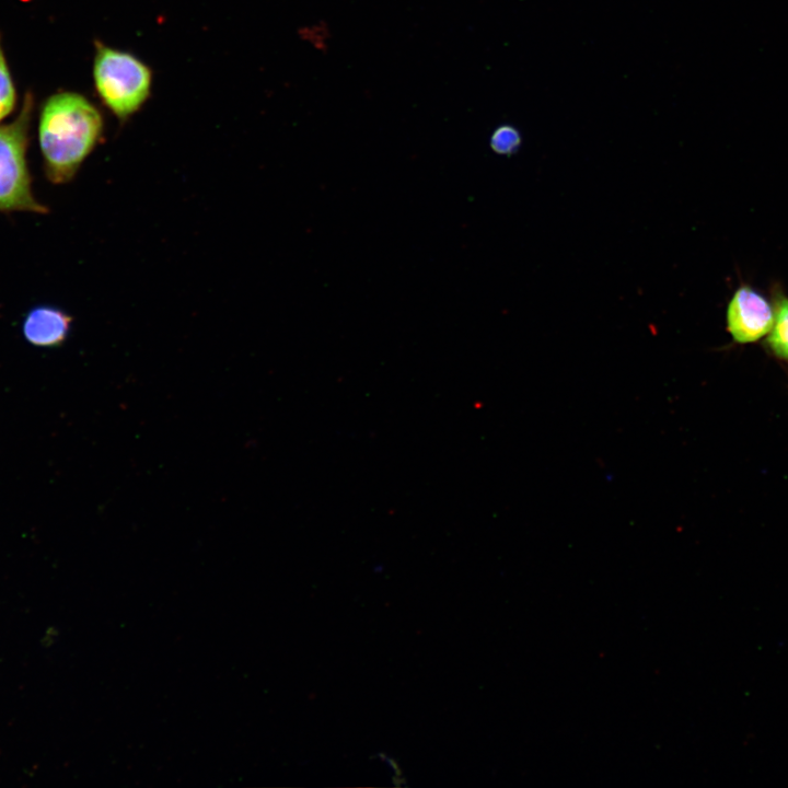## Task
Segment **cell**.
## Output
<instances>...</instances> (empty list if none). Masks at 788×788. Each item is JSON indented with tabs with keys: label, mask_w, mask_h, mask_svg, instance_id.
<instances>
[{
	"label": "cell",
	"mask_w": 788,
	"mask_h": 788,
	"mask_svg": "<svg viewBox=\"0 0 788 788\" xmlns=\"http://www.w3.org/2000/svg\"><path fill=\"white\" fill-rule=\"evenodd\" d=\"M103 134L100 111L82 94L50 95L38 117V142L44 170L53 184L70 182Z\"/></svg>",
	"instance_id": "6da1fadb"
},
{
	"label": "cell",
	"mask_w": 788,
	"mask_h": 788,
	"mask_svg": "<svg viewBox=\"0 0 788 788\" xmlns=\"http://www.w3.org/2000/svg\"><path fill=\"white\" fill-rule=\"evenodd\" d=\"M93 80L102 103L125 121L148 100L152 72L132 54L95 42Z\"/></svg>",
	"instance_id": "7a4b0ae2"
},
{
	"label": "cell",
	"mask_w": 788,
	"mask_h": 788,
	"mask_svg": "<svg viewBox=\"0 0 788 788\" xmlns=\"http://www.w3.org/2000/svg\"><path fill=\"white\" fill-rule=\"evenodd\" d=\"M33 107L27 92L15 118L0 125V212L47 211L33 195L26 158Z\"/></svg>",
	"instance_id": "3957f363"
},
{
	"label": "cell",
	"mask_w": 788,
	"mask_h": 788,
	"mask_svg": "<svg viewBox=\"0 0 788 788\" xmlns=\"http://www.w3.org/2000/svg\"><path fill=\"white\" fill-rule=\"evenodd\" d=\"M774 320V303L746 283L735 289L727 304V331L739 345L753 344L765 338Z\"/></svg>",
	"instance_id": "277c9868"
},
{
	"label": "cell",
	"mask_w": 788,
	"mask_h": 788,
	"mask_svg": "<svg viewBox=\"0 0 788 788\" xmlns=\"http://www.w3.org/2000/svg\"><path fill=\"white\" fill-rule=\"evenodd\" d=\"M71 316L59 308L38 305L24 317L22 333L26 341L36 347H57L68 337Z\"/></svg>",
	"instance_id": "5b68a950"
},
{
	"label": "cell",
	"mask_w": 788,
	"mask_h": 788,
	"mask_svg": "<svg viewBox=\"0 0 788 788\" xmlns=\"http://www.w3.org/2000/svg\"><path fill=\"white\" fill-rule=\"evenodd\" d=\"M774 308L775 320L765 337V346L775 358L788 362V297L777 291Z\"/></svg>",
	"instance_id": "8992f818"
},
{
	"label": "cell",
	"mask_w": 788,
	"mask_h": 788,
	"mask_svg": "<svg viewBox=\"0 0 788 788\" xmlns=\"http://www.w3.org/2000/svg\"><path fill=\"white\" fill-rule=\"evenodd\" d=\"M522 146L520 130L511 124L498 125L489 138L490 149L499 155L510 157L515 154Z\"/></svg>",
	"instance_id": "52a82bcc"
},
{
	"label": "cell",
	"mask_w": 788,
	"mask_h": 788,
	"mask_svg": "<svg viewBox=\"0 0 788 788\" xmlns=\"http://www.w3.org/2000/svg\"><path fill=\"white\" fill-rule=\"evenodd\" d=\"M16 91L4 55L0 34V121L5 119L15 108Z\"/></svg>",
	"instance_id": "ba28073f"
}]
</instances>
